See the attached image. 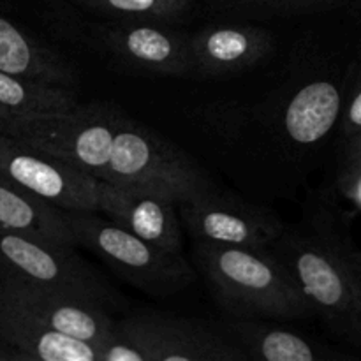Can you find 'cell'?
<instances>
[{"label": "cell", "instance_id": "cell-18", "mask_svg": "<svg viewBox=\"0 0 361 361\" xmlns=\"http://www.w3.org/2000/svg\"><path fill=\"white\" fill-rule=\"evenodd\" d=\"M231 331L249 360L264 361H328L348 360V355L330 351L296 331L271 326L261 317H235Z\"/></svg>", "mask_w": 361, "mask_h": 361}, {"label": "cell", "instance_id": "cell-3", "mask_svg": "<svg viewBox=\"0 0 361 361\" xmlns=\"http://www.w3.org/2000/svg\"><path fill=\"white\" fill-rule=\"evenodd\" d=\"M76 247L101 257L120 279L154 296H171L194 281V270L180 252H169L140 238L97 212L66 210Z\"/></svg>", "mask_w": 361, "mask_h": 361}, {"label": "cell", "instance_id": "cell-24", "mask_svg": "<svg viewBox=\"0 0 361 361\" xmlns=\"http://www.w3.org/2000/svg\"><path fill=\"white\" fill-rule=\"evenodd\" d=\"M344 180H345V185H348L349 190H351L353 197L356 200V203L361 207V168L353 169V171H345Z\"/></svg>", "mask_w": 361, "mask_h": 361}, {"label": "cell", "instance_id": "cell-27", "mask_svg": "<svg viewBox=\"0 0 361 361\" xmlns=\"http://www.w3.org/2000/svg\"><path fill=\"white\" fill-rule=\"evenodd\" d=\"M349 254H351V259L353 263L356 264V268L361 271V250H355V249H349Z\"/></svg>", "mask_w": 361, "mask_h": 361}, {"label": "cell", "instance_id": "cell-26", "mask_svg": "<svg viewBox=\"0 0 361 361\" xmlns=\"http://www.w3.org/2000/svg\"><path fill=\"white\" fill-rule=\"evenodd\" d=\"M14 116H16L14 113H11L9 109H6L0 106V133H4V130L7 129V126H9L11 120H13Z\"/></svg>", "mask_w": 361, "mask_h": 361}, {"label": "cell", "instance_id": "cell-25", "mask_svg": "<svg viewBox=\"0 0 361 361\" xmlns=\"http://www.w3.org/2000/svg\"><path fill=\"white\" fill-rule=\"evenodd\" d=\"M7 360H16V361L23 360L25 361V358L20 355V353H16L14 349L7 348V345L0 344V361H7Z\"/></svg>", "mask_w": 361, "mask_h": 361}, {"label": "cell", "instance_id": "cell-14", "mask_svg": "<svg viewBox=\"0 0 361 361\" xmlns=\"http://www.w3.org/2000/svg\"><path fill=\"white\" fill-rule=\"evenodd\" d=\"M0 69L23 80L78 90L76 69L51 46L0 16Z\"/></svg>", "mask_w": 361, "mask_h": 361}, {"label": "cell", "instance_id": "cell-4", "mask_svg": "<svg viewBox=\"0 0 361 361\" xmlns=\"http://www.w3.org/2000/svg\"><path fill=\"white\" fill-rule=\"evenodd\" d=\"M247 353L200 321L137 312L116 321L101 361H245Z\"/></svg>", "mask_w": 361, "mask_h": 361}, {"label": "cell", "instance_id": "cell-5", "mask_svg": "<svg viewBox=\"0 0 361 361\" xmlns=\"http://www.w3.org/2000/svg\"><path fill=\"white\" fill-rule=\"evenodd\" d=\"M0 279L66 293L108 310L123 307L122 296L74 247L23 233L0 229Z\"/></svg>", "mask_w": 361, "mask_h": 361}, {"label": "cell", "instance_id": "cell-7", "mask_svg": "<svg viewBox=\"0 0 361 361\" xmlns=\"http://www.w3.org/2000/svg\"><path fill=\"white\" fill-rule=\"evenodd\" d=\"M118 116L108 104H80L69 113L14 116L4 134L104 180Z\"/></svg>", "mask_w": 361, "mask_h": 361}, {"label": "cell", "instance_id": "cell-20", "mask_svg": "<svg viewBox=\"0 0 361 361\" xmlns=\"http://www.w3.org/2000/svg\"><path fill=\"white\" fill-rule=\"evenodd\" d=\"M95 13L118 20L171 21L189 11L190 0H73Z\"/></svg>", "mask_w": 361, "mask_h": 361}, {"label": "cell", "instance_id": "cell-13", "mask_svg": "<svg viewBox=\"0 0 361 361\" xmlns=\"http://www.w3.org/2000/svg\"><path fill=\"white\" fill-rule=\"evenodd\" d=\"M271 35L252 25L207 27L190 35L196 73L228 76L250 69L271 49Z\"/></svg>", "mask_w": 361, "mask_h": 361}, {"label": "cell", "instance_id": "cell-9", "mask_svg": "<svg viewBox=\"0 0 361 361\" xmlns=\"http://www.w3.org/2000/svg\"><path fill=\"white\" fill-rule=\"evenodd\" d=\"M178 214L192 240L222 245L270 247L286 229L271 212L219 192L215 187L180 201Z\"/></svg>", "mask_w": 361, "mask_h": 361}, {"label": "cell", "instance_id": "cell-12", "mask_svg": "<svg viewBox=\"0 0 361 361\" xmlns=\"http://www.w3.org/2000/svg\"><path fill=\"white\" fill-rule=\"evenodd\" d=\"M99 212L140 238L180 252L183 245V226L178 201L169 194L137 185H116L99 180Z\"/></svg>", "mask_w": 361, "mask_h": 361}, {"label": "cell", "instance_id": "cell-6", "mask_svg": "<svg viewBox=\"0 0 361 361\" xmlns=\"http://www.w3.org/2000/svg\"><path fill=\"white\" fill-rule=\"evenodd\" d=\"M104 182L137 185L185 201L212 182L182 150L120 111Z\"/></svg>", "mask_w": 361, "mask_h": 361}, {"label": "cell", "instance_id": "cell-17", "mask_svg": "<svg viewBox=\"0 0 361 361\" xmlns=\"http://www.w3.org/2000/svg\"><path fill=\"white\" fill-rule=\"evenodd\" d=\"M342 109V92L334 81H310L289 99L282 115V129L291 143L310 147L331 133Z\"/></svg>", "mask_w": 361, "mask_h": 361}, {"label": "cell", "instance_id": "cell-2", "mask_svg": "<svg viewBox=\"0 0 361 361\" xmlns=\"http://www.w3.org/2000/svg\"><path fill=\"white\" fill-rule=\"evenodd\" d=\"M194 264L233 317L305 319L316 316L307 296L270 247L194 240Z\"/></svg>", "mask_w": 361, "mask_h": 361}, {"label": "cell", "instance_id": "cell-22", "mask_svg": "<svg viewBox=\"0 0 361 361\" xmlns=\"http://www.w3.org/2000/svg\"><path fill=\"white\" fill-rule=\"evenodd\" d=\"M342 133L348 141L361 133V76L358 78V85L353 90L348 104L342 109Z\"/></svg>", "mask_w": 361, "mask_h": 361}, {"label": "cell", "instance_id": "cell-1", "mask_svg": "<svg viewBox=\"0 0 361 361\" xmlns=\"http://www.w3.org/2000/svg\"><path fill=\"white\" fill-rule=\"evenodd\" d=\"M270 249L328 330L361 348V271L330 219L314 217L300 228L284 229Z\"/></svg>", "mask_w": 361, "mask_h": 361}, {"label": "cell", "instance_id": "cell-23", "mask_svg": "<svg viewBox=\"0 0 361 361\" xmlns=\"http://www.w3.org/2000/svg\"><path fill=\"white\" fill-rule=\"evenodd\" d=\"M361 168V133L351 141H348V152H345V171Z\"/></svg>", "mask_w": 361, "mask_h": 361}, {"label": "cell", "instance_id": "cell-16", "mask_svg": "<svg viewBox=\"0 0 361 361\" xmlns=\"http://www.w3.org/2000/svg\"><path fill=\"white\" fill-rule=\"evenodd\" d=\"M0 229L76 247L67 214L0 173Z\"/></svg>", "mask_w": 361, "mask_h": 361}, {"label": "cell", "instance_id": "cell-21", "mask_svg": "<svg viewBox=\"0 0 361 361\" xmlns=\"http://www.w3.org/2000/svg\"><path fill=\"white\" fill-rule=\"evenodd\" d=\"M250 7L277 11V13H314L334 6L337 0H238Z\"/></svg>", "mask_w": 361, "mask_h": 361}, {"label": "cell", "instance_id": "cell-8", "mask_svg": "<svg viewBox=\"0 0 361 361\" xmlns=\"http://www.w3.org/2000/svg\"><path fill=\"white\" fill-rule=\"evenodd\" d=\"M0 173L62 210L99 212L95 176L4 133H0Z\"/></svg>", "mask_w": 361, "mask_h": 361}, {"label": "cell", "instance_id": "cell-11", "mask_svg": "<svg viewBox=\"0 0 361 361\" xmlns=\"http://www.w3.org/2000/svg\"><path fill=\"white\" fill-rule=\"evenodd\" d=\"M99 41L118 62L147 73L187 76L196 73L190 35L155 21L118 20L102 25Z\"/></svg>", "mask_w": 361, "mask_h": 361}, {"label": "cell", "instance_id": "cell-19", "mask_svg": "<svg viewBox=\"0 0 361 361\" xmlns=\"http://www.w3.org/2000/svg\"><path fill=\"white\" fill-rule=\"evenodd\" d=\"M0 106L16 116L55 115L78 108L76 90L37 83L0 69Z\"/></svg>", "mask_w": 361, "mask_h": 361}, {"label": "cell", "instance_id": "cell-15", "mask_svg": "<svg viewBox=\"0 0 361 361\" xmlns=\"http://www.w3.org/2000/svg\"><path fill=\"white\" fill-rule=\"evenodd\" d=\"M0 344L25 361H101L95 345L59 334L0 300Z\"/></svg>", "mask_w": 361, "mask_h": 361}, {"label": "cell", "instance_id": "cell-10", "mask_svg": "<svg viewBox=\"0 0 361 361\" xmlns=\"http://www.w3.org/2000/svg\"><path fill=\"white\" fill-rule=\"evenodd\" d=\"M0 300L59 334L95 345L99 358L116 335V321L108 309L66 293L0 279Z\"/></svg>", "mask_w": 361, "mask_h": 361}]
</instances>
